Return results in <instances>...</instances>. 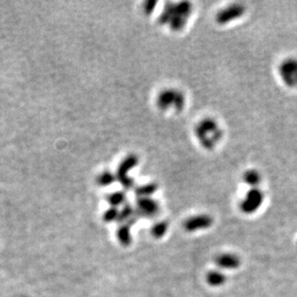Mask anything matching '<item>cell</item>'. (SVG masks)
I'll return each instance as SVG.
<instances>
[{"label":"cell","instance_id":"8fae6325","mask_svg":"<svg viewBox=\"0 0 297 297\" xmlns=\"http://www.w3.org/2000/svg\"><path fill=\"white\" fill-rule=\"evenodd\" d=\"M165 229H166V225L164 224V223H162V224H160V225L156 228V234H157L158 236H162V235L165 233Z\"/></svg>","mask_w":297,"mask_h":297},{"label":"cell","instance_id":"8992f818","mask_svg":"<svg viewBox=\"0 0 297 297\" xmlns=\"http://www.w3.org/2000/svg\"><path fill=\"white\" fill-rule=\"evenodd\" d=\"M264 200V192L260 188H250L239 204L242 213L246 215L257 212L263 205Z\"/></svg>","mask_w":297,"mask_h":297},{"label":"cell","instance_id":"277c9868","mask_svg":"<svg viewBox=\"0 0 297 297\" xmlns=\"http://www.w3.org/2000/svg\"><path fill=\"white\" fill-rule=\"evenodd\" d=\"M278 76L289 89H297V58L287 57L278 66Z\"/></svg>","mask_w":297,"mask_h":297},{"label":"cell","instance_id":"ba28073f","mask_svg":"<svg viewBox=\"0 0 297 297\" xmlns=\"http://www.w3.org/2000/svg\"><path fill=\"white\" fill-rule=\"evenodd\" d=\"M262 180V173L256 168L247 169L242 174V181L250 188H259Z\"/></svg>","mask_w":297,"mask_h":297},{"label":"cell","instance_id":"7a4b0ae2","mask_svg":"<svg viewBox=\"0 0 297 297\" xmlns=\"http://www.w3.org/2000/svg\"><path fill=\"white\" fill-rule=\"evenodd\" d=\"M194 7L191 2H178L169 4L162 16V21L172 30L180 31L186 27L192 15Z\"/></svg>","mask_w":297,"mask_h":297},{"label":"cell","instance_id":"3957f363","mask_svg":"<svg viewBox=\"0 0 297 297\" xmlns=\"http://www.w3.org/2000/svg\"><path fill=\"white\" fill-rule=\"evenodd\" d=\"M159 107L163 110L181 112L186 105V97L183 92L175 89L163 91L158 98Z\"/></svg>","mask_w":297,"mask_h":297},{"label":"cell","instance_id":"30bf717a","mask_svg":"<svg viewBox=\"0 0 297 297\" xmlns=\"http://www.w3.org/2000/svg\"><path fill=\"white\" fill-rule=\"evenodd\" d=\"M226 281V277L219 271H211L207 275V282L212 287H220Z\"/></svg>","mask_w":297,"mask_h":297},{"label":"cell","instance_id":"5b68a950","mask_svg":"<svg viewBox=\"0 0 297 297\" xmlns=\"http://www.w3.org/2000/svg\"><path fill=\"white\" fill-rule=\"evenodd\" d=\"M246 13V7L241 3H231L222 7L216 15V22L221 26L239 20Z\"/></svg>","mask_w":297,"mask_h":297},{"label":"cell","instance_id":"52a82bcc","mask_svg":"<svg viewBox=\"0 0 297 297\" xmlns=\"http://www.w3.org/2000/svg\"><path fill=\"white\" fill-rule=\"evenodd\" d=\"M212 225H213V218L209 215H205V214L192 217L185 222V228L189 232L207 229Z\"/></svg>","mask_w":297,"mask_h":297},{"label":"cell","instance_id":"6da1fadb","mask_svg":"<svg viewBox=\"0 0 297 297\" xmlns=\"http://www.w3.org/2000/svg\"><path fill=\"white\" fill-rule=\"evenodd\" d=\"M194 133L199 146L206 151L215 150L220 144L224 136L221 124L213 117L201 119L195 126Z\"/></svg>","mask_w":297,"mask_h":297},{"label":"cell","instance_id":"9c48e42d","mask_svg":"<svg viewBox=\"0 0 297 297\" xmlns=\"http://www.w3.org/2000/svg\"><path fill=\"white\" fill-rule=\"evenodd\" d=\"M217 264L221 267V268H226V269H234L237 268L240 264V260L238 256L234 254H221L216 259Z\"/></svg>","mask_w":297,"mask_h":297}]
</instances>
